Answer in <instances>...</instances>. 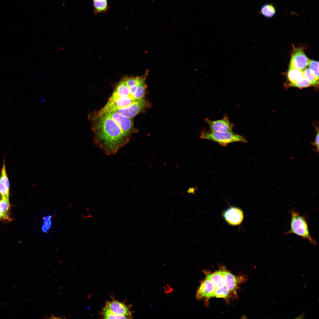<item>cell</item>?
<instances>
[{"mask_svg": "<svg viewBox=\"0 0 319 319\" xmlns=\"http://www.w3.org/2000/svg\"><path fill=\"white\" fill-rule=\"evenodd\" d=\"M95 143L106 154H115L129 141L116 123L104 113L95 111L88 115Z\"/></svg>", "mask_w": 319, "mask_h": 319, "instance_id": "cell-1", "label": "cell"}, {"mask_svg": "<svg viewBox=\"0 0 319 319\" xmlns=\"http://www.w3.org/2000/svg\"><path fill=\"white\" fill-rule=\"evenodd\" d=\"M291 214L290 229L285 234H295L303 239L307 240L312 245H316V241L312 237L310 234L306 218L295 211H292Z\"/></svg>", "mask_w": 319, "mask_h": 319, "instance_id": "cell-2", "label": "cell"}, {"mask_svg": "<svg viewBox=\"0 0 319 319\" xmlns=\"http://www.w3.org/2000/svg\"><path fill=\"white\" fill-rule=\"evenodd\" d=\"M200 138L216 142L223 147L236 142H247L244 136L237 134L232 131L221 132L210 130H204L201 133Z\"/></svg>", "mask_w": 319, "mask_h": 319, "instance_id": "cell-3", "label": "cell"}, {"mask_svg": "<svg viewBox=\"0 0 319 319\" xmlns=\"http://www.w3.org/2000/svg\"><path fill=\"white\" fill-rule=\"evenodd\" d=\"M150 106L149 102L144 98L136 100L127 107L110 111L116 112L126 117L133 119L136 115L149 108Z\"/></svg>", "mask_w": 319, "mask_h": 319, "instance_id": "cell-4", "label": "cell"}, {"mask_svg": "<svg viewBox=\"0 0 319 319\" xmlns=\"http://www.w3.org/2000/svg\"><path fill=\"white\" fill-rule=\"evenodd\" d=\"M98 112L105 114L113 119L126 135L131 137V134L135 132L136 130L134 126L133 119L126 117L113 111H108L103 112Z\"/></svg>", "mask_w": 319, "mask_h": 319, "instance_id": "cell-5", "label": "cell"}, {"mask_svg": "<svg viewBox=\"0 0 319 319\" xmlns=\"http://www.w3.org/2000/svg\"><path fill=\"white\" fill-rule=\"evenodd\" d=\"M310 59L301 48H294L289 68L303 70L308 66Z\"/></svg>", "mask_w": 319, "mask_h": 319, "instance_id": "cell-6", "label": "cell"}, {"mask_svg": "<svg viewBox=\"0 0 319 319\" xmlns=\"http://www.w3.org/2000/svg\"><path fill=\"white\" fill-rule=\"evenodd\" d=\"M204 121L209 125L210 130L216 132H224L232 131L234 126L226 115H225L221 119L212 121L206 118Z\"/></svg>", "mask_w": 319, "mask_h": 319, "instance_id": "cell-7", "label": "cell"}, {"mask_svg": "<svg viewBox=\"0 0 319 319\" xmlns=\"http://www.w3.org/2000/svg\"><path fill=\"white\" fill-rule=\"evenodd\" d=\"M246 277L244 275L236 276L226 271L224 276L225 286L230 293L236 295L240 285L247 280Z\"/></svg>", "mask_w": 319, "mask_h": 319, "instance_id": "cell-8", "label": "cell"}, {"mask_svg": "<svg viewBox=\"0 0 319 319\" xmlns=\"http://www.w3.org/2000/svg\"><path fill=\"white\" fill-rule=\"evenodd\" d=\"M216 288L210 280L206 279L202 281L198 289L196 295L198 300H204L208 301L213 296Z\"/></svg>", "mask_w": 319, "mask_h": 319, "instance_id": "cell-9", "label": "cell"}, {"mask_svg": "<svg viewBox=\"0 0 319 319\" xmlns=\"http://www.w3.org/2000/svg\"><path fill=\"white\" fill-rule=\"evenodd\" d=\"M136 100L130 97H120L109 99L106 105L99 111L103 112L128 106Z\"/></svg>", "mask_w": 319, "mask_h": 319, "instance_id": "cell-10", "label": "cell"}, {"mask_svg": "<svg viewBox=\"0 0 319 319\" xmlns=\"http://www.w3.org/2000/svg\"><path fill=\"white\" fill-rule=\"evenodd\" d=\"M223 216L227 222L232 225L240 224L243 218L242 211L240 209L235 207L228 209L224 212Z\"/></svg>", "mask_w": 319, "mask_h": 319, "instance_id": "cell-11", "label": "cell"}, {"mask_svg": "<svg viewBox=\"0 0 319 319\" xmlns=\"http://www.w3.org/2000/svg\"><path fill=\"white\" fill-rule=\"evenodd\" d=\"M226 270L225 269H219L215 272L210 273L204 271L206 279L210 281L216 288L225 286L224 276Z\"/></svg>", "mask_w": 319, "mask_h": 319, "instance_id": "cell-12", "label": "cell"}, {"mask_svg": "<svg viewBox=\"0 0 319 319\" xmlns=\"http://www.w3.org/2000/svg\"><path fill=\"white\" fill-rule=\"evenodd\" d=\"M110 310L113 313L119 315L131 317V312L124 303L113 300L107 302Z\"/></svg>", "mask_w": 319, "mask_h": 319, "instance_id": "cell-13", "label": "cell"}, {"mask_svg": "<svg viewBox=\"0 0 319 319\" xmlns=\"http://www.w3.org/2000/svg\"><path fill=\"white\" fill-rule=\"evenodd\" d=\"M120 97H130L134 99L131 95L129 88L122 79L117 85L109 99L112 100Z\"/></svg>", "mask_w": 319, "mask_h": 319, "instance_id": "cell-14", "label": "cell"}, {"mask_svg": "<svg viewBox=\"0 0 319 319\" xmlns=\"http://www.w3.org/2000/svg\"><path fill=\"white\" fill-rule=\"evenodd\" d=\"M10 205L9 198L0 192V221H10L9 212Z\"/></svg>", "mask_w": 319, "mask_h": 319, "instance_id": "cell-15", "label": "cell"}, {"mask_svg": "<svg viewBox=\"0 0 319 319\" xmlns=\"http://www.w3.org/2000/svg\"><path fill=\"white\" fill-rule=\"evenodd\" d=\"M287 76L290 82L289 85L291 86H293L297 81L304 77L302 70L294 68H289Z\"/></svg>", "mask_w": 319, "mask_h": 319, "instance_id": "cell-16", "label": "cell"}, {"mask_svg": "<svg viewBox=\"0 0 319 319\" xmlns=\"http://www.w3.org/2000/svg\"><path fill=\"white\" fill-rule=\"evenodd\" d=\"M261 13L263 16L267 18L273 17L276 12L275 7L273 5L267 4L263 5L260 9Z\"/></svg>", "mask_w": 319, "mask_h": 319, "instance_id": "cell-17", "label": "cell"}, {"mask_svg": "<svg viewBox=\"0 0 319 319\" xmlns=\"http://www.w3.org/2000/svg\"><path fill=\"white\" fill-rule=\"evenodd\" d=\"M304 77L307 80L311 85L317 87L318 86L319 79L308 68H305L302 70Z\"/></svg>", "mask_w": 319, "mask_h": 319, "instance_id": "cell-18", "label": "cell"}, {"mask_svg": "<svg viewBox=\"0 0 319 319\" xmlns=\"http://www.w3.org/2000/svg\"><path fill=\"white\" fill-rule=\"evenodd\" d=\"M102 315L104 319H127L131 318L128 317L118 315L113 313L110 310L107 304L103 310Z\"/></svg>", "mask_w": 319, "mask_h": 319, "instance_id": "cell-19", "label": "cell"}, {"mask_svg": "<svg viewBox=\"0 0 319 319\" xmlns=\"http://www.w3.org/2000/svg\"><path fill=\"white\" fill-rule=\"evenodd\" d=\"M95 12L96 14L104 12L107 10V0H97L93 1Z\"/></svg>", "mask_w": 319, "mask_h": 319, "instance_id": "cell-20", "label": "cell"}, {"mask_svg": "<svg viewBox=\"0 0 319 319\" xmlns=\"http://www.w3.org/2000/svg\"><path fill=\"white\" fill-rule=\"evenodd\" d=\"M230 293L225 286L216 288L213 297L227 299L229 297Z\"/></svg>", "mask_w": 319, "mask_h": 319, "instance_id": "cell-21", "label": "cell"}, {"mask_svg": "<svg viewBox=\"0 0 319 319\" xmlns=\"http://www.w3.org/2000/svg\"><path fill=\"white\" fill-rule=\"evenodd\" d=\"M0 183L8 190H9V183L6 174L4 163L1 169L0 176Z\"/></svg>", "mask_w": 319, "mask_h": 319, "instance_id": "cell-22", "label": "cell"}, {"mask_svg": "<svg viewBox=\"0 0 319 319\" xmlns=\"http://www.w3.org/2000/svg\"><path fill=\"white\" fill-rule=\"evenodd\" d=\"M310 69L314 74L319 79V62L310 60L308 66Z\"/></svg>", "mask_w": 319, "mask_h": 319, "instance_id": "cell-23", "label": "cell"}, {"mask_svg": "<svg viewBox=\"0 0 319 319\" xmlns=\"http://www.w3.org/2000/svg\"><path fill=\"white\" fill-rule=\"evenodd\" d=\"M51 224V217L48 216L43 218V223L42 230L45 232H47L50 228Z\"/></svg>", "mask_w": 319, "mask_h": 319, "instance_id": "cell-24", "label": "cell"}, {"mask_svg": "<svg viewBox=\"0 0 319 319\" xmlns=\"http://www.w3.org/2000/svg\"><path fill=\"white\" fill-rule=\"evenodd\" d=\"M311 84L304 77L302 79L297 81L293 87L300 88L307 87L310 86Z\"/></svg>", "mask_w": 319, "mask_h": 319, "instance_id": "cell-25", "label": "cell"}, {"mask_svg": "<svg viewBox=\"0 0 319 319\" xmlns=\"http://www.w3.org/2000/svg\"><path fill=\"white\" fill-rule=\"evenodd\" d=\"M317 130V133L315 136L314 142L313 143H312V145L315 146L316 147V151L317 152H318L319 147V134L318 129V128Z\"/></svg>", "mask_w": 319, "mask_h": 319, "instance_id": "cell-26", "label": "cell"}, {"mask_svg": "<svg viewBox=\"0 0 319 319\" xmlns=\"http://www.w3.org/2000/svg\"><path fill=\"white\" fill-rule=\"evenodd\" d=\"M187 192L188 193L193 194L195 192L194 188H190L187 190Z\"/></svg>", "mask_w": 319, "mask_h": 319, "instance_id": "cell-27", "label": "cell"}, {"mask_svg": "<svg viewBox=\"0 0 319 319\" xmlns=\"http://www.w3.org/2000/svg\"><path fill=\"white\" fill-rule=\"evenodd\" d=\"M40 98L41 101L42 102H44L45 101V98H44V97L43 95H41L40 96Z\"/></svg>", "mask_w": 319, "mask_h": 319, "instance_id": "cell-28", "label": "cell"}, {"mask_svg": "<svg viewBox=\"0 0 319 319\" xmlns=\"http://www.w3.org/2000/svg\"><path fill=\"white\" fill-rule=\"evenodd\" d=\"M93 0V1H97V0Z\"/></svg>", "mask_w": 319, "mask_h": 319, "instance_id": "cell-29", "label": "cell"}]
</instances>
